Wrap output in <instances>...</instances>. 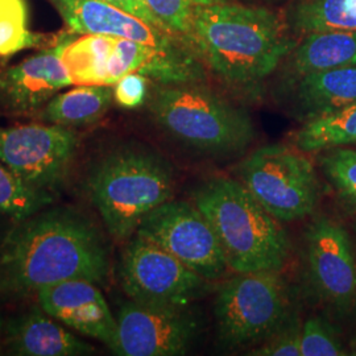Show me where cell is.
<instances>
[{
	"label": "cell",
	"mask_w": 356,
	"mask_h": 356,
	"mask_svg": "<svg viewBox=\"0 0 356 356\" xmlns=\"http://www.w3.org/2000/svg\"><path fill=\"white\" fill-rule=\"evenodd\" d=\"M110 268L97 227L69 209L38 211L8 232L0 245V279L19 293H38L61 281L101 282Z\"/></svg>",
	"instance_id": "6da1fadb"
},
{
	"label": "cell",
	"mask_w": 356,
	"mask_h": 356,
	"mask_svg": "<svg viewBox=\"0 0 356 356\" xmlns=\"http://www.w3.org/2000/svg\"><path fill=\"white\" fill-rule=\"evenodd\" d=\"M185 41L216 76L242 89L270 76L296 47L276 13L229 1L197 7Z\"/></svg>",
	"instance_id": "7a4b0ae2"
},
{
	"label": "cell",
	"mask_w": 356,
	"mask_h": 356,
	"mask_svg": "<svg viewBox=\"0 0 356 356\" xmlns=\"http://www.w3.org/2000/svg\"><path fill=\"white\" fill-rule=\"evenodd\" d=\"M193 202L206 216L235 273L281 270L291 256V241L280 220L259 204L239 179L209 178Z\"/></svg>",
	"instance_id": "3957f363"
},
{
	"label": "cell",
	"mask_w": 356,
	"mask_h": 356,
	"mask_svg": "<svg viewBox=\"0 0 356 356\" xmlns=\"http://www.w3.org/2000/svg\"><path fill=\"white\" fill-rule=\"evenodd\" d=\"M175 189L172 164L141 145L107 153L89 177L92 204L116 241L131 238L145 216L173 198Z\"/></svg>",
	"instance_id": "277c9868"
},
{
	"label": "cell",
	"mask_w": 356,
	"mask_h": 356,
	"mask_svg": "<svg viewBox=\"0 0 356 356\" xmlns=\"http://www.w3.org/2000/svg\"><path fill=\"white\" fill-rule=\"evenodd\" d=\"M149 110L169 136L198 152L232 154L254 140L251 116L201 82L163 85Z\"/></svg>",
	"instance_id": "5b68a950"
},
{
	"label": "cell",
	"mask_w": 356,
	"mask_h": 356,
	"mask_svg": "<svg viewBox=\"0 0 356 356\" xmlns=\"http://www.w3.org/2000/svg\"><path fill=\"white\" fill-rule=\"evenodd\" d=\"M214 316L223 346L239 348L261 343L293 317L289 284L281 270L236 273L219 286Z\"/></svg>",
	"instance_id": "8992f818"
},
{
	"label": "cell",
	"mask_w": 356,
	"mask_h": 356,
	"mask_svg": "<svg viewBox=\"0 0 356 356\" xmlns=\"http://www.w3.org/2000/svg\"><path fill=\"white\" fill-rule=\"evenodd\" d=\"M236 173L254 200L281 223L304 219L316 210L318 178L301 149L263 145L243 160Z\"/></svg>",
	"instance_id": "52a82bcc"
},
{
	"label": "cell",
	"mask_w": 356,
	"mask_h": 356,
	"mask_svg": "<svg viewBox=\"0 0 356 356\" xmlns=\"http://www.w3.org/2000/svg\"><path fill=\"white\" fill-rule=\"evenodd\" d=\"M135 235L173 254L204 280H218L229 269L216 231L194 202L170 200L159 206Z\"/></svg>",
	"instance_id": "ba28073f"
},
{
	"label": "cell",
	"mask_w": 356,
	"mask_h": 356,
	"mask_svg": "<svg viewBox=\"0 0 356 356\" xmlns=\"http://www.w3.org/2000/svg\"><path fill=\"white\" fill-rule=\"evenodd\" d=\"M76 134L57 124L0 126V161L40 191L58 189L69 176Z\"/></svg>",
	"instance_id": "9c48e42d"
},
{
	"label": "cell",
	"mask_w": 356,
	"mask_h": 356,
	"mask_svg": "<svg viewBox=\"0 0 356 356\" xmlns=\"http://www.w3.org/2000/svg\"><path fill=\"white\" fill-rule=\"evenodd\" d=\"M120 280L132 301L175 306H191L204 296L210 282L138 235L123 252Z\"/></svg>",
	"instance_id": "30bf717a"
},
{
	"label": "cell",
	"mask_w": 356,
	"mask_h": 356,
	"mask_svg": "<svg viewBox=\"0 0 356 356\" xmlns=\"http://www.w3.org/2000/svg\"><path fill=\"white\" fill-rule=\"evenodd\" d=\"M307 280L319 301L338 316L356 313V252L350 234L319 216L305 234Z\"/></svg>",
	"instance_id": "8fae6325"
},
{
	"label": "cell",
	"mask_w": 356,
	"mask_h": 356,
	"mask_svg": "<svg viewBox=\"0 0 356 356\" xmlns=\"http://www.w3.org/2000/svg\"><path fill=\"white\" fill-rule=\"evenodd\" d=\"M114 351L120 356H179L201 330L191 306L129 301L118 316Z\"/></svg>",
	"instance_id": "7c38bea8"
},
{
	"label": "cell",
	"mask_w": 356,
	"mask_h": 356,
	"mask_svg": "<svg viewBox=\"0 0 356 356\" xmlns=\"http://www.w3.org/2000/svg\"><path fill=\"white\" fill-rule=\"evenodd\" d=\"M76 38V33L69 31L58 44L0 72V103L11 111L32 113L44 107L60 90L70 86L61 53Z\"/></svg>",
	"instance_id": "4fadbf2b"
},
{
	"label": "cell",
	"mask_w": 356,
	"mask_h": 356,
	"mask_svg": "<svg viewBox=\"0 0 356 356\" xmlns=\"http://www.w3.org/2000/svg\"><path fill=\"white\" fill-rule=\"evenodd\" d=\"M66 28L76 35L123 38L157 48L189 47L186 41L165 29L152 26L106 0H49Z\"/></svg>",
	"instance_id": "5bb4252c"
},
{
	"label": "cell",
	"mask_w": 356,
	"mask_h": 356,
	"mask_svg": "<svg viewBox=\"0 0 356 356\" xmlns=\"http://www.w3.org/2000/svg\"><path fill=\"white\" fill-rule=\"evenodd\" d=\"M38 298L42 312L114 350L118 321L95 282L61 281L40 289Z\"/></svg>",
	"instance_id": "9a60e30c"
},
{
	"label": "cell",
	"mask_w": 356,
	"mask_h": 356,
	"mask_svg": "<svg viewBox=\"0 0 356 356\" xmlns=\"http://www.w3.org/2000/svg\"><path fill=\"white\" fill-rule=\"evenodd\" d=\"M48 313L31 312L13 319L7 330V343L16 355L78 356L94 353L92 346L82 342Z\"/></svg>",
	"instance_id": "2e32d148"
},
{
	"label": "cell",
	"mask_w": 356,
	"mask_h": 356,
	"mask_svg": "<svg viewBox=\"0 0 356 356\" xmlns=\"http://www.w3.org/2000/svg\"><path fill=\"white\" fill-rule=\"evenodd\" d=\"M293 108L305 122L356 102V65L302 76L292 83Z\"/></svg>",
	"instance_id": "e0dca14e"
},
{
	"label": "cell",
	"mask_w": 356,
	"mask_h": 356,
	"mask_svg": "<svg viewBox=\"0 0 356 356\" xmlns=\"http://www.w3.org/2000/svg\"><path fill=\"white\" fill-rule=\"evenodd\" d=\"M282 64L291 85L313 73L356 65V31L306 35Z\"/></svg>",
	"instance_id": "ac0fdd59"
},
{
	"label": "cell",
	"mask_w": 356,
	"mask_h": 356,
	"mask_svg": "<svg viewBox=\"0 0 356 356\" xmlns=\"http://www.w3.org/2000/svg\"><path fill=\"white\" fill-rule=\"evenodd\" d=\"M114 101L113 86H78L57 94L40 111L38 118L49 124L79 126L99 120Z\"/></svg>",
	"instance_id": "d6986e66"
},
{
	"label": "cell",
	"mask_w": 356,
	"mask_h": 356,
	"mask_svg": "<svg viewBox=\"0 0 356 356\" xmlns=\"http://www.w3.org/2000/svg\"><path fill=\"white\" fill-rule=\"evenodd\" d=\"M114 36L82 35L65 45L61 61L76 86H107V64Z\"/></svg>",
	"instance_id": "ffe728a7"
},
{
	"label": "cell",
	"mask_w": 356,
	"mask_h": 356,
	"mask_svg": "<svg viewBox=\"0 0 356 356\" xmlns=\"http://www.w3.org/2000/svg\"><path fill=\"white\" fill-rule=\"evenodd\" d=\"M288 23L304 35L353 32L356 31V0H296L288 13Z\"/></svg>",
	"instance_id": "44dd1931"
},
{
	"label": "cell",
	"mask_w": 356,
	"mask_h": 356,
	"mask_svg": "<svg viewBox=\"0 0 356 356\" xmlns=\"http://www.w3.org/2000/svg\"><path fill=\"white\" fill-rule=\"evenodd\" d=\"M69 29L57 35L32 32L29 28V6L26 0H0V57L8 58L19 51L49 48L58 44Z\"/></svg>",
	"instance_id": "7402d4cb"
},
{
	"label": "cell",
	"mask_w": 356,
	"mask_h": 356,
	"mask_svg": "<svg viewBox=\"0 0 356 356\" xmlns=\"http://www.w3.org/2000/svg\"><path fill=\"white\" fill-rule=\"evenodd\" d=\"M294 144L302 152H322L356 144V102L305 122L296 132Z\"/></svg>",
	"instance_id": "603a6c76"
},
{
	"label": "cell",
	"mask_w": 356,
	"mask_h": 356,
	"mask_svg": "<svg viewBox=\"0 0 356 356\" xmlns=\"http://www.w3.org/2000/svg\"><path fill=\"white\" fill-rule=\"evenodd\" d=\"M51 201V193L32 188L0 161V214L23 220L45 209Z\"/></svg>",
	"instance_id": "cb8c5ba5"
},
{
	"label": "cell",
	"mask_w": 356,
	"mask_h": 356,
	"mask_svg": "<svg viewBox=\"0 0 356 356\" xmlns=\"http://www.w3.org/2000/svg\"><path fill=\"white\" fill-rule=\"evenodd\" d=\"M319 161L338 197L356 210V149L346 147L325 149Z\"/></svg>",
	"instance_id": "d4e9b609"
},
{
	"label": "cell",
	"mask_w": 356,
	"mask_h": 356,
	"mask_svg": "<svg viewBox=\"0 0 356 356\" xmlns=\"http://www.w3.org/2000/svg\"><path fill=\"white\" fill-rule=\"evenodd\" d=\"M154 17L166 31L186 38L191 29V16L197 7L226 3L227 0H144Z\"/></svg>",
	"instance_id": "484cf974"
},
{
	"label": "cell",
	"mask_w": 356,
	"mask_h": 356,
	"mask_svg": "<svg viewBox=\"0 0 356 356\" xmlns=\"http://www.w3.org/2000/svg\"><path fill=\"white\" fill-rule=\"evenodd\" d=\"M350 355L335 329L326 319L309 317L301 327V356Z\"/></svg>",
	"instance_id": "4316f807"
},
{
	"label": "cell",
	"mask_w": 356,
	"mask_h": 356,
	"mask_svg": "<svg viewBox=\"0 0 356 356\" xmlns=\"http://www.w3.org/2000/svg\"><path fill=\"white\" fill-rule=\"evenodd\" d=\"M301 327L302 323L293 314L284 326L254 346L247 355L301 356Z\"/></svg>",
	"instance_id": "83f0119b"
},
{
	"label": "cell",
	"mask_w": 356,
	"mask_h": 356,
	"mask_svg": "<svg viewBox=\"0 0 356 356\" xmlns=\"http://www.w3.org/2000/svg\"><path fill=\"white\" fill-rule=\"evenodd\" d=\"M149 78L138 73L122 76L114 86V101L123 108H136L141 106L148 95Z\"/></svg>",
	"instance_id": "f1b7e54d"
},
{
	"label": "cell",
	"mask_w": 356,
	"mask_h": 356,
	"mask_svg": "<svg viewBox=\"0 0 356 356\" xmlns=\"http://www.w3.org/2000/svg\"><path fill=\"white\" fill-rule=\"evenodd\" d=\"M106 1H108V3L114 4L116 7H119V8L124 10V11H127V13L140 17L144 22H147V23H149L152 26H159L161 29H165L164 26H161V23L154 17V15L151 13V10L148 8V6L145 4L144 0H106Z\"/></svg>",
	"instance_id": "f546056e"
},
{
	"label": "cell",
	"mask_w": 356,
	"mask_h": 356,
	"mask_svg": "<svg viewBox=\"0 0 356 356\" xmlns=\"http://www.w3.org/2000/svg\"><path fill=\"white\" fill-rule=\"evenodd\" d=\"M348 353L350 355L356 356V335L353 337V339L350 341V347H348Z\"/></svg>",
	"instance_id": "4dcf8cb0"
},
{
	"label": "cell",
	"mask_w": 356,
	"mask_h": 356,
	"mask_svg": "<svg viewBox=\"0 0 356 356\" xmlns=\"http://www.w3.org/2000/svg\"><path fill=\"white\" fill-rule=\"evenodd\" d=\"M354 239H353V243H354V247H355V252H356V225H355V229H354Z\"/></svg>",
	"instance_id": "1f68e13d"
}]
</instances>
